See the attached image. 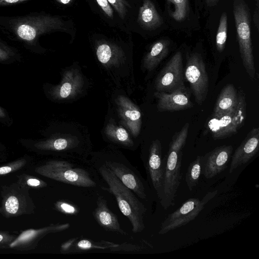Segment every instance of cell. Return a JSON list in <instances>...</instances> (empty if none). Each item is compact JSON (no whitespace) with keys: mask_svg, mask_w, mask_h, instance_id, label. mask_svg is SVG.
Returning a JSON list of instances; mask_svg holds the SVG:
<instances>
[{"mask_svg":"<svg viewBox=\"0 0 259 259\" xmlns=\"http://www.w3.org/2000/svg\"><path fill=\"white\" fill-rule=\"evenodd\" d=\"M68 30L62 17L45 12L15 16L0 15V31L9 38L30 48L39 45V38L42 34Z\"/></svg>","mask_w":259,"mask_h":259,"instance_id":"obj_1","label":"cell"},{"mask_svg":"<svg viewBox=\"0 0 259 259\" xmlns=\"http://www.w3.org/2000/svg\"><path fill=\"white\" fill-rule=\"evenodd\" d=\"M89 162L107 184L108 188L102 187V189L115 197L120 210L129 220L132 231L142 232L145 227L144 217L146 211L144 204L105 164L92 158Z\"/></svg>","mask_w":259,"mask_h":259,"instance_id":"obj_2","label":"cell"},{"mask_svg":"<svg viewBox=\"0 0 259 259\" xmlns=\"http://www.w3.org/2000/svg\"><path fill=\"white\" fill-rule=\"evenodd\" d=\"M189 127V123H186L180 131L173 135L167 153L162 158L164 178L163 194L160 202L164 209L174 204L181 183L183 151L187 141Z\"/></svg>","mask_w":259,"mask_h":259,"instance_id":"obj_3","label":"cell"},{"mask_svg":"<svg viewBox=\"0 0 259 259\" xmlns=\"http://www.w3.org/2000/svg\"><path fill=\"white\" fill-rule=\"evenodd\" d=\"M35 171L47 178L81 187H95L96 170L90 162L85 164L64 160H52L35 168Z\"/></svg>","mask_w":259,"mask_h":259,"instance_id":"obj_4","label":"cell"},{"mask_svg":"<svg viewBox=\"0 0 259 259\" xmlns=\"http://www.w3.org/2000/svg\"><path fill=\"white\" fill-rule=\"evenodd\" d=\"M92 158L108 167L139 198L147 199L148 193L145 180L137 168L123 155L106 153L94 155Z\"/></svg>","mask_w":259,"mask_h":259,"instance_id":"obj_5","label":"cell"},{"mask_svg":"<svg viewBox=\"0 0 259 259\" xmlns=\"http://www.w3.org/2000/svg\"><path fill=\"white\" fill-rule=\"evenodd\" d=\"M233 14L243 65L250 78L254 79L256 71L252 51L250 14L244 0H234Z\"/></svg>","mask_w":259,"mask_h":259,"instance_id":"obj_6","label":"cell"},{"mask_svg":"<svg viewBox=\"0 0 259 259\" xmlns=\"http://www.w3.org/2000/svg\"><path fill=\"white\" fill-rule=\"evenodd\" d=\"M236 106L228 112L212 115L207 123V128L214 140L224 139L236 134L244 125L246 118V102L243 92H238Z\"/></svg>","mask_w":259,"mask_h":259,"instance_id":"obj_7","label":"cell"},{"mask_svg":"<svg viewBox=\"0 0 259 259\" xmlns=\"http://www.w3.org/2000/svg\"><path fill=\"white\" fill-rule=\"evenodd\" d=\"M0 212L10 218L33 213L35 205L29 194V188L17 181L4 186Z\"/></svg>","mask_w":259,"mask_h":259,"instance_id":"obj_8","label":"cell"},{"mask_svg":"<svg viewBox=\"0 0 259 259\" xmlns=\"http://www.w3.org/2000/svg\"><path fill=\"white\" fill-rule=\"evenodd\" d=\"M217 193V190L208 192L201 200L197 198L187 200L175 211L169 214L162 222L158 234L163 235L194 220Z\"/></svg>","mask_w":259,"mask_h":259,"instance_id":"obj_9","label":"cell"},{"mask_svg":"<svg viewBox=\"0 0 259 259\" xmlns=\"http://www.w3.org/2000/svg\"><path fill=\"white\" fill-rule=\"evenodd\" d=\"M198 105H201L206 99L208 92V77L205 66L200 54L193 53L187 59L184 72Z\"/></svg>","mask_w":259,"mask_h":259,"instance_id":"obj_10","label":"cell"},{"mask_svg":"<svg viewBox=\"0 0 259 259\" xmlns=\"http://www.w3.org/2000/svg\"><path fill=\"white\" fill-rule=\"evenodd\" d=\"M143 161L149 185L160 201L163 194L164 170L162 147L159 140L152 143L148 153L143 158Z\"/></svg>","mask_w":259,"mask_h":259,"instance_id":"obj_11","label":"cell"},{"mask_svg":"<svg viewBox=\"0 0 259 259\" xmlns=\"http://www.w3.org/2000/svg\"><path fill=\"white\" fill-rule=\"evenodd\" d=\"M183 57L181 52H176L164 66L157 79L158 92L171 93L186 89L184 81Z\"/></svg>","mask_w":259,"mask_h":259,"instance_id":"obj_12","label":"cell"},{"mask_svg":"<svg viewBox=\"0 0 259 259\" xmlns=\"http://www.w3.org/2000/svg\"><path fill=\"white\" fill-rule=\"evenodd\" d=\"M233 149L231 145L221 146L202 156V172L206 179H211L227 168Z\"/></svg>","mask_w":259,"mask_h":259,"instance_id":"obj_13","label":"cell"},{"mask_svg":"<svg viewBox=\"0 0 259 259\" xmlns=\"http://www.w3.org/2000/svg\"><path fill=\"white\" fill-rule=\"evenodd\" d=\"M259 150V128H253L236 149L230 164L229 174L237 167L245 164L251 160Z\"/></svg>","mask_w":259,"mask_h":259,"instance_id":"obj_14","label":"cell"},{"mask_svg":"<svg viewBox=\"0 0 259 259\" xmlns=\"http://www.w3.org/2000/svg\"><path fill=\"white\" fill-rule=\"evenodd\" d=\"M158 109L161 112H174L191 108L193 103L189 92L185 90H178L171 93L158 92Z\"/></svg>","mask_w":259,"mask_h":259,"instance_id":"obj_15","label":"cell"},{"mask_svg":"<svg viewBox=\"0 0 259 259\" xmlns=\"http://www.w3.org/2000/svg\"><path fill=\"white\" fill-rule=\"evenodd\" d=\"M96 207L93 214L98 224L105 230L127 235L120 225L117 216L109 208L107 201L102 196H98L96 201Z\"/></svg>","mask_w":259,"mask_h":259,"instance_id":"obj_16","label":"cell"},{"mask_svg":"<svg viewBox=\"0 0 259 259\" xmlns=\"http://www.w3.org/2000/svg\"><path fill=\"white\" fill-rule=\"evenodd\" d=\"M68 223L51 224L48 226L38 229L30 230L24 231L17 239H14L10 243L11 247H28V242L34 240L37 242L44 236L51 233H56L64 231L70 227Z\"/></svg>","mask_w":259,"mask_h":259,"instance_id":"obj_17","label":"cell"},{"mask_svg":"<svg viewBox=\"0 0 259 259\" xmlns=\"http://www.w3.org/2000/svg\"><path fill=\"white\" fill-rule=\"evenodd\" d=\"M137 22L143 28L152 30L162 25L163 19L151 0H143L139 9Z\"/></svg>","mask_w":259,"mask_h":259,"instance_id":"obj_18","label":"cell"},{"mask_svg":"<svg viewBox=\"0 0 259 259\" xmlns=\"http://www.w3.org/2000/svg\"><path fill=\"white\" fill-rule=\"evenodd\" d=\"M238 100V93L235 87L232 84L226 85L219 94L212 115H219L228 112L236 106Z\"/></svg>","mask_w":259,"mask_h":259,"instance_id":"obj_19","label":"cell"},{"mask_svg":"<svg viewBox=\"0 0 259 259\" xmlns=\"http://www.w3.org/2000/svg\"><path fill=\"white\" fill-rule=\"evenodd\" d=\"M169 42L166 39H161L156 41L151 47L147 54V64L150 67L157 65L168 55Z\"/></svg>","mask_w":259,"mask_h":259,"instance_id":"obj_20","label":"cell"},{"mask_svg":"<svg viewBox=\"0 0 259 259\" xmlns=\"http://www.w3.org/2000/svg\"><path fill=\"white\" fill-rule=\"evenodd\" d=\"M118 245L119 244L105 240L94 242L87 239H81L77 241V239L75 238V241L67 252H79L80 251H86L95 249H112L117 247Z\"/></svg>","mask_w":259,"mask_h":259,"instance_id":"obj_21","label":"cell"},{"mask_svg":"<svg viewBox=\"0 0 259 259\" xmlns=\"http://www.w3.org/2000/svg\"><path fill=\"white\" fill-rule=\"evenodd\" d=\"M202 156H197L196 159L190 163L186 174L185 180L189 190H192L199 181L202 173Z\"/></svg>","mask_w":259,"mask_h":259,"instance_id":"obj_22","label":"cell"},{"mask_svg":"<svg viewBox=\"0 0 259 259\" xmlns=\"http://www.w3.org/2000/svg\"><path fill=\"white\" fill-rule=\"evenodd\" d=\"M228 19L226 13L222 14L216 35V47L219 52H222L227 38Z\"/></svg>","mask_w":259,"mask_h":259,"instance_id":"obj_23","label":"cell"},{"mask_svg":"<svg viewBox=\"0 0 259 259\" xmlns=\"http://www.w3.org/2000/svg\"><path fill=\"white\" fill-rule=\"evenodd\" d=\"M174 6V10L170 16L177 21L183 20L187 16L188 11V0H167Z\"/></svg>","mask_w":259,"mask_h":259,"instance_id":"obj_24","label":"cell"},{"mask_svg":"<svg viewBox=\"0 0 259 259\" xmlns=\"http://www.w3.org/2000/svg\"><path fill=\"white\" fill-rule=\"evenodd\" d=\"M17 181L28 188H41L47 186L45 181L27 174L18 176Z\"/></svg>","mask_w":259,"mask_h":259,"instance_id":"obj_25","label":"cell"},{"mask_svg":"<svg viewBox=\"0 0 259 259\" xmlns=\"http://www.w3.org/2000/svg\"><path fill=\"white\" fill-rule=\"evenodd\" d=\"M18 56L17 51L0 38V62H5Z\"/></svg>","mask_w":259,"mask_h":259,"instance_id":"obj_26","label":"cell"},{"mask_svg":"<svg viewBox=\"0 0 259 259\" xmlns=\"http://www.w3.org/2000/svg\"><path fill=\"white\" fill-rule=\"evenodd\" d=\"M96 54L99 61L102 63H106L112 55L111 47L107 42L102 43L98 46Z\"/></svg>","mask_w":259,"mask_h":259,"instance_id":"obj_27","label":"cell"},{"mask_svg":"<svg viewBox=\"0 0 259 259\" xmlns=\"http://www.w3.org/2000/svg\"><path fill=\"white\" fill-rule=\"evenodd\" d=\"M26 163V160L22 158L0 166V176L5 175L18 170L24 167Z\"/></svg>","mask_w":259,"mask_h":259,"instance_id":"obj_28","label":"cell"},{"mask_svg":"<svg viewBox=\"0 0 259 259\" xmlns=\"http://www.w3.org/2000/svg\"><path fill=\"white\" fill-rule=\"evenodd\" d=\"M110 5L116 10L120 18L124 19L130 5L126 0H108Z\"/></svg>","mask_w":259,"mask_h":259,"instance_id":"obj_29","label":"cell"},{"mask_svg":"<svg viewBox=\"0 0 259 259\" xmlns=\"http://www.w3.org/2000/svg\"><path fill=\"white\" fill-rule=\"evenodd\" d=\"M55 207L58 211L67 214L73 215L78 212V209L75 205L64 201H57Z\"/></svg>","mask_w":259,"mask_h":259,"instance_id":"obj_30","label":"cell"},{"mask_svg":"<svg viewBox=\"0 0 259 259\" xmlns=\"http://www.w3.org/2000/svg\"><path fill=\"white\" fill-rule=\"evenodd\" d=\"M143 246L133 244L123 243L119 244L111 250L112 251H139L142 249Z\"/></svg>","mask_w":259,"mask_h":259,"instance_id":"obj_31","label":"cell"},{"mask_svg":"<svg viewBox=\"0 0 259 259\" xmlns=\"http://www.w3.org/2000/svg\"><path fill=\"white\" fill-rule=\"evenodd\" d=\"M104 13L110 18L113 17V9L108 0H96Z\"/></svg>","mask_w":259,"mask_h":259,"instance_id":"obj_32","label":"cell"},{"mask_svg":"<svg viewBox=\"0 0 259 259\" xmlns=\"http://www.w3.org/2000/svg\"><path fill=\"white\" fill-rule=\"evenodd\" d=\"M14 235L7 233L0 232V247L5 246L11 243L15 239Z\"/></svg>","mask_w":259,"mask_h":259,"instance_id":"obj_33","label":"cell"},{"mask_svg":"<svg viewBox=\"0 0 259 259\" xmlns=\"http://www.w3.org/2000/svg\"><path fill=\"white\" fill-rule=\"evenodd\" d=\"M71 91V85L68 82L62 84L60 90V96L63 98H67Z\"/></svg>","mask_w":259,"mask_h":259,"instance_id":"obj_34","label":"cell"},{"mask_svg":"<svg viewBox=\"0 0 259 259\" xmlns=\"http://www.w3.org/2000/svg\"><path fill=\"white\" fill-rule=\"evenodd\" d=\"M116 137L118 141L124 142L128 139V134L123 128H119L116 131Z\"/></svg>","mask_w":259,"mask_h":259,"instance_id":"obj_35","label":"cell"},{"mask_svg":"<svg viewBox=\"0 0 259 259\" xmlns=\"http://www.w3.org/2000/svg\"><path fill=\"white\" fill-rule=\"evenodd\" d=\"M125 115L132 120H138L141 117V113L138 110H127L125 112Z\"/></svg>","mask_w":259,"mask_h":259,"instance_id":"obj_36","label":"cell"},{"mask_svg":"<svg viewBox=\"0 0 259 259\" xmlns=\"http://www.w3.org/2000/svg\"><path fill=\"white\" fill-rule=\"evenodd\" d=\"M31 0H0V6L18 5Z\"/></svg>","mask_w":259,"mask_h":259,"instance_id":"obj_37","label":"cell"},{"mask_svg":"<svg viewBox=\"0 0 259 259\" xmlns=\"http://www.w3.org/2000/svg\"><path fill=\"white\" fill-rule=\"evenodd\" d=\"M258 8L256 7V9L254 13L253 20L257 29L258 28Z\"/></svg>","mask_w":259,"mask_h":259,"instance_id":"obj_38","label":"cell"},{"mask_svg":"<svg viewBox=\"0 0 259 259\" xmlns=\"http://www.w3.org/2000/svg\"><path fill=\"white\" fill-rule=\"evenodd\" d=\"M206 4L209 6H215L219 0H204Z\"/></svg>","mask_w":259,"mask_h":259,"instance_id":"obj_39","label":"cell"},{"mask_svg":"<svg viewBox=\"0 0 259 259\" xmlns=\"http://www.w3.org/2000/svg\"><path fill=\"white\" fill-rule=\"evenodd\" d=\"M59 4L66 5L70 3L71 0H56Z\"/></svg>","mask_w":259,"mask_h":259,"instance_id":"obj_40","label":"cell"},{"mask_svg":"<svg viewBox=\"0 0 259 259\" xmlns=\"http://www.w3.org/2000/svg\"><path fill=\"white\" fill-rule=\"evenodd\" d=\"M6 117V113L3 108L0 106V119Z\"/></svg>","mask_w":259,"mask_h":259,"instance_id":"obj_41","label":"cell"},{"mask_svg":"<svg viewBox=\"0 0 259 259\" xmlns=\"http://www.w3.org/2000/svg\"><path fill=\"white\" fill-rule=\"evenodd\" d=\"M256 2V6L257 8H259V0H255Z\"/></svg>","mask_w":259,"mask_h":259,"instance_id":"obj_42","label":"cell"}]
</instances>
